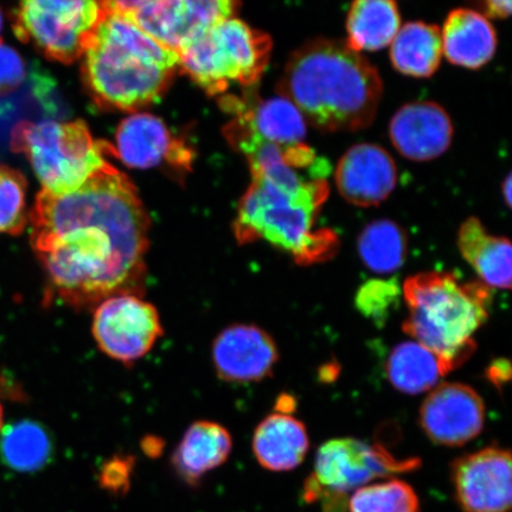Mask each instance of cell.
<instances>
[{
	"mask_svg": "<svg viewBox=\"0 0 512 512\" xmlns=\"http://www.w3.org/2000/svg\"><path fill=\"white\" fill-rule=\"evenodd\" d=\"M480 4L492 18L504 19L511 14V0H480Z\"/></svg>",
	"mask_w": 512,
	"mask_h": 512,
	"instance_id": "cell-37",
	"label": "cell"
},
{
	"mask_svg": "<svg viewBox=\"0 0 512 512\" xmlns=\"http://www.w3.org/2000/svg\"><path fill=\"white\" fill-rule=\"evenodd\" d=\"M401 298L402 287L398 279H371L360 287L355 303L364 317L382 326L398 309Z\"/></svg>",
	"mask_w": 512,
	"mask_h": 512,
	"instance_id": "cell-31",
	"label": "cell"
},
{
	"mask_svg": "<svg viewBox=\"0 0 512 512\" xmlns=\"http://www.w3.org/2000/svg\"><path fill=\"white\" fill-rule=\"evenodd\" d=\"M178 67L209 95H220L234 82L226 56L213 29L177 51Z\"/></svg>",
	"mask_w": 512,
	"mask_h": 512,
	"instance_id": "cell-25",
	"label": "cell"
},
{
	"mask_svg": "<svg viewBox=\"0 0 512 512\" xmlns=\"http://www.w3.org/2000/svg\"><path fill=\"white\" fill-rule=\"evenodd\" d=\"M162 335L156 307L136 294H115L96 306L93 336L99 348L115 361L137 362Z\"/></svg>",
	"mask_w": 512,
	"mask_h": 512,
	"instance_id": "cell-9",
	"label": "cell"
},
{
	"mask_svg": "<svg viewBox=\"0 0 512 512\" xmlns=\"http://www.w3.org/2000/svg\"><path fill=\"white\" fill-rule=\"evenodd\" d=\"M401 28V17L395 0H354L347 18L351 49L377 51L392 44Z\"/></svg>",
	"mask_w": 512,
	"mask_h": 512,
	"instance_id": "cell-22",
	"label": "cell"
},
{
	"mask_svg": "<svg viewBox=\"0 0 512 512\" xmlns=\"http://www.w3.org/2000/svg\"><path fill=\"white\" fill-rule=\"evenodd\" d=\"M27 78V64L14 48L0 38V96L9 95L22 86Z\"/></svg>",
	"mask_w": 512,
	"mask_h": 512,
	"instance_id": "cell-34",
	"label": "cell"
},
{
	"mask_svg": "<svg viewBox=\"0 0 512 512\" xmlns=\"http://www.w3.org/2000/svg\"><path fill=\"white\" fill-rule=\"evenodd\" d=\"M457 243L484 285L509 290L512 254L507 238L489 234L477 217H471L460 227Z\"/></svg>",
	"mask_w": 512,
	"mask_h": 512,
	"instance_id": "cell-21",
	"label": "cell"
},
{
	"mask_svg": "<svg viewBox=\"0 0 512 512\" xmlns=\"http://www.w3.org/2000/svg\"><path fill=\"white\" fill-rule=\"evenodd\" d=\"M511 176L509 175L507 179H505V182L503 183V197L504 201L507 202L508 207H511Z\"/></svg>",
	"mask_w": 512,
	"mask_h": 512,
	"instance_id": "cell-38",
	"label": "cell"
},
{
	"mask_svg": "<svg viewBox=\"0 0 512 512\" xmlns=\"http://www.w3.org/2000/svg\"><path fill=\"white\" fill-rule=\"evenodd\" d=\"M335 179L345 201L357 207H376L394 191L398 169L392 156L382 147L358 144L339 160Z\"/></svg>",
	"mask_w": 512,
	"mask_h": 512,
	"instance_id": "cell-14",
	"label": "cell"
},
{
	"mask_svg": "<svg viewBox=\"0 0 512 512\" xmlns=\"http://www.w3.org/2000/svg\"><path fill=\"white\" fill-rule=\"evenodd\" d=\"M153 0H99L104 14L133 15Z\"/></svg>",
	"mask_w": 512,
	"mask_h": 512,
	"instance_id": "cell-35",
	"label": "cell"
},
{
	"mask_svg": "<svg viewBox=\"0 0 512 512\" xmlns=\"http://www.w3.org/2000/svg\"><path fill=\"white\" fill-rule=\"evenodd\" d=\"M232 448V435L226 428L213 421H197L183 435L171 463L177 475L194 486L226 463Z\"/></svg>",
	"mask_w": 512,
	"mask_h": 512,
	"instance_id": "cell-18",
	"label": "cell"
},
{
	"mask_svg": "<svg viewBox=\"0 0 512 512\" xmlns=\"http://www.w3.org/2000/svg\"><path fill=\"white\" fill-rule=\"evenodd\" d=\"M115 144V155L134 169L166 164L177 172H187L194 160L190 146L152 114L138 113L121 121Z\"/></svg>",
	"mask_w": 512,
	"mask_h": 512,
	"instance_id": "cell-12",
	"label": "cell"
},
{
	"mask_svg": "<svg viewBox=\"0 0 512 512\" xmlns=\"http://www.w3.org/2000/svg\"><path fill=\"white\" fill-rule=\"evenodd\" d=\"M53 452V440L38 422L17 421L4 427L0 434V459L17 472L42 470L50 462Z\"/></svg>",
	"mask_w": 512,
	"mask_h": 512,
	"instance_id": "cell-26",
	"label": "cell"
},
{
	"mask_svg": "<svg viewBox=\"0 0 512 512\" xmlns=\"http://www.w3.org/2000/svg\"><path fill=\"white\" fill-rule=\"evenodd\" d=\"M81 56L88 91L104 110H140L162 98L174 78L175 70L152 66L95 30Z\"/></svg>",
	"mask_w": 512,
	"mask_h": 512,
	"instance_id": "cell-6",
	"label": "cell"
},
{
	"mask_svg": "<svg viewBox=\"0 0 512 512\" xmlns=\"http://www.w3.org/2000/svg\"><path fill=\"white\" fill-rule=\"evenodd\" d=\"M350 512H420L415 490L400 479L364 485L354 491L349 501Z\"/></svg>",
	"mask_w": 512,
	"mask_h": 512,
	"instance_id": "cell-29",
	"label": "cell"
},
{
	"mask_svg": "<svg viewBox=\"0 0 512 512\" xmlns=\"http://www.w3.org/2000/svg\"><path fill=\"white\" fill-rule=\"evenodd\" d=\"M443 55L441 30L424 22L403 25L390 44L394 68L413 78H430L437 72Z\"/></svg>",
	"mask_w": 512,
	"mask_h": 512,
	"instance_id": "cell-24",
	"label": "cell"
},
{
	"mask_svg": "<svg viewBox=\"0 0 512 512\" xmlns=\"http://www.w3.org/2000/svg\"><path fill=\"white\" fill-rule=\"evenodd\" d=\"M363 264L377 274L398 271L407 258V235L398 223L377 220L368 224L358 238Z\"/></svg>",
	"mask_w": 512,
	"mask_h": 512,
	"instance_id": "cell-27",
	"label": "cell"
},
{
	"mask_svg": "<svg viewBox=\"0 0 512 512\" xmlns=\"http://www.w3.org/2000/svg\"><path fill=\"white\" fill-rule=\"evenodd\" d=\"M185 44L234 18L239 0H183Z\"/></svg>",
	"mask_w": 512,
	"mask_h": 512,
	"instance_id": "cell-32",
	"label": "cell"
},
{
	"mask_svg": "<svg viewBox=\"0 0 512 512\" xmlns=\"http://www.w3.org/2000/svg\"><path fill=\"white\" fill-rule=\"evenodd\" d=\"M389 137L403 157L428 162L444 155L451 146L453 125L444 108L435 102H412L395 113Z\"/></svg>",
	"mask_w": 512,
	"mask_h": 512,
	"instance_id": "cell-16",
	"label": "cell"
},
{
	"mask_svg": "<svg viewBox=\"0 0 512 512\" xmlns=\"http://www.w3.org/2000/svg\"><path fill=\"white\" fill-rule=\"evenodd\" d=\"M408 307L403 331L451 367L462 366L473 351L476 334L489 317L491 288L482 281L462 283L452 273L424 272L402 286Z\"/></svg>",
	"mask_w": 512,
	"mask_h": 512,
	"instance_id": "cell-4",
	"label": "cell"
},
{
	"mask_svg": "<svg viewBox=\"0 0 512 512\" xmlns=\"http://www.w3.org/2000/svg\"><path fill=\"white\" fill-rule=\"evenodd\" d=\"M223 110L233 114L232 123L252 137L283 147L305 144L306 121L292 102L277 96L267 100L253 95L223 96Z\"/></svg>",
	"mask_w": 512,
	"mask_h": 512,
	"instance_id": "cell-15",
	"label": "cell"
},
{
	"mask_svg": "<svg viewBox=\"0 0 512 512\" xmlns=\"http://www.w3.org/2000/svg\"><path fill=\"white\" fill-rule=\"evenodd\" d=\"M232 70L234 82L254 86L270 62L272 41L265 32L253 29L238 18H230L213 29Z\"/></svg>",
	"mask_w": 512,
	"mask_h": 512,
	"instance_id": "cell-20",
	"label": "cell"
},
{
	"mask_svg": "<svg viewBox=\"0 0 512 512\" xmlns=\"http://www.w3.org/2000/svg\"><path fill=\"white\" fill-rule=\"evenodd\" d=\"M309 448V434L303 422L292 414L278 411L260 422L253 437L256 460L272 472L297 469Z\"/></svg>",
	"mask_w": 512,
	"mask_h": 512,
	"instance_id": "cell-17",
	"label": "cell"
},
{
	"mask_svg": "<svg viewBox=\"0 0 512 512\" xmlns=\"http://www.w3.org/2000/svg\"><path fill=\"white\" fill-rule=\"evenodd\" d=\"M28 219L31 246L62 302L85 309L142 290L150 220L113 165L67 194L42 190Z\"/></svg>",
	"mask_w": 512,
	"mask_h": 512,
	"instance_id": "cell-1",
	"label": "cell"
},
{
	"mask_svg": "<svg viewBox=\"0 0 512 512\" xmlns=\"http://www.w3.org/2000/svg\"><path fill=\"white\" fill-rule=\"evenodd\" d=\"M451 477L464 512H509L512 464L509 450L489 446L454 460Z\"/></svg>",
	"mask_w": 512,
	"mask_h": 512,
	"instance_id": "cell-10",
	"label": "cell"
},
{
	"mask_svg": "<svg viewBox=\"0 0 512 512\" xmlns=\"http://www.w3.org/2000/svg\"><path fill=\"white\" fill-rule=\"evenodd\" d=\"M104 15L99 0H19L12 28L50 60L72 63Z\"/></svg>",
	"mask_w": 512,
	"mask_h": 512,
	"instance_id": "cell-8",
	"label": "cell"
},
{
	"mask_svg": "<svg viewBox=\"0 0 512 512\" xmlns=\"http://www.w3.org/2000/svg\"><path fill=\"white\" fill-rule=\"evenodd\" d=\"M27 179L0 163V233L19 235L28 222Z\"/></svg>",
	"mask_w": 512,
	"mask_h": 512,
	"instance_id": "cell-30",
	"label": "cell"
},
{
	"mask_svg": "<svg viewBox=\"0 0 512 512\" xmlns=\"http://www.w3.org/2000/svg\"><path fill=\"white\" fill-rule=\"evenodd\" d=\"M3 28V14L2 9H0V31H2Z\"/></svg>",
	"mask_w": 512,
	"mask_h": 512,
	"instance_id": "cell-40",
	"label": "cell"
},
{
	"mask_svg": "<svg viewBox=\"0 0 512 512\" xmlns=\"http://www.w3.org/2000/svg\"><path fill=\"white\" fill-rule=\"evenodd\" d=\"M486 379L497 389H502L511 379V364L505 358L491 362L485 373Z\"/></svg>",
	"mask_w": 512,
	"mask_h": 512,
	"instance_id": "cell-36",
	"label": "cell"
},
{
	"mask_svg": "<svg viewBox=\"0 0 512 512\" xmlns=\"http://www.w3.org/2000/svg\"><path fill=\"white\" fill-rule=\"evenodd\" d=\"M125 17L165 47L178 51L184 46L183 0H153Z\"/></svg>",
	"mask_w": 512,
	"mask_h": 512,
	"instance_id": "cell-28",
	"label": "cell"
},
{
	"mask_svg": "<svg viewBox=\"0 0 512 512\" xmlns=\"http://www.w3.org/2000/svg\"><path fill=\"white\" fill-rule=\"evenodd\" d=\"M420 465L419 458H396L381 445L352 438L332 439L319 447L304 497L307 502L329 498L332 503L328 512H334V502L342 504L343 496L349 492L375 479L418 470Z\"/></svg>",
	"mask_w": 512,
	"mask_h": 512,
	"instance_id": "cell-7",
	"label": "cell"
},
{
	"mask_svg": "<svg viewBox=\"0 0 512 512\" xmlns=\"http://www.w3.org/2000/svg\"><path fill=\"white\" fill-rule=\"evenodd\" d=\"M10 147L28 158L43 190L56 195L79 189L112 165L107 157L114 153L112 146L96 143L81 121H22L11 132Z\"/></svg>",
	"mask_w": 512,
	"mask_h": 512,
	"instance_id": "cell-5",
	"label": "cell"
},
{
	"mask_svg": "<svg viewBox=\"0 0 512 512\" xmlns=\"http://www.w3.org/2000/svg\"><path fill=\"white\" fill-rule=\"evenodd\" d=\"M253 181L238 207L233 224L241 246L266 241L293 256L299 265L319 264L334 256L338 236L315 229L329 196L330 166L302 169L280 159L251 168Z\"/></svg>",
	"mask_w": 512,
	"mask_h": 512,
	"instance_id": "cell-2",
	"label": "cell"
},
{
	"mask_svg": "<svg viewBox=\"0 0 512 512\" xmlns=\"http://www.w3.org/2000/svg\"><path fill=\"white\" fill-rule=\"evenodd\" d=\"M136 460L131 456H114L101 466L99 484L102 489L115 496L124 495L131 486Z\"/></svg>",
	"mask_w": 512,
	"mask_h": 512,
	"instance_id": "cell-33",
	"label": "cell"
},
{
	"mask_svg": "<svg viewBox=\"0 0 512 512\" xmlns=\"http://www.w3.org/2000/svg\"><path fill=\"white\" fill-rule=\"evenodd\" d=\"M3 430V408L0 406V432Z\"/></svg>",
	"mask_w": 512,
	"mask_h": 512,
	"instance_id": "cell-39",
	"label": "cell"
},
{
	"mask_svg": "<svg viewBox=\"0 0 512 512\" xmlns=\"http://www.w3.org/2000/svg\"><path fill=\"white\" fill-rule=\"evenodd\" d=\"M279 360L273 338L259 326L234 324L213 344V362L220 379L233 383L265 380Z\"/></svg>",
	"mask_w": 512,
	"mask_h": 512,
	"instance_id": "cell-13",
	"label": "cell"
},
{
	"mask_svg": "<svg viewBox=\"0 0 512 512\" xmlns=\"http://www.w3.org/2000/svg\"><path fill=\"white\" fill-rule=\"evenodd\" d=\"M441 40L447 60L469 69L484 67L497 48L496 31L489 19L469 9L454 10L448 15Z\"/></svg>",
	"mask_w": 512,
	"mask_h": 512,
	"instance_id": "cell-19",
	"label": "cell"
},
{
	"mask_svg": "<svg viewBox=\"0 0 512 512\" xmlns=\"http://www.w3.org/2000/svg\"><path fill=\"white\" fill-rule=\"evenodd\" d=\"M419 424L434 444L463 446L483 431L484 402L476 390L466 384H440L422 403Z\"/></svg>",
	"mask_w": 512,
	"mask_h": 512,
	"instance_id": "cell-11",
	"label": "cell"
},
{
	"mask_svg": "<svg viewBox=\"0 0 512 512\" xmlns=\"http://www.w3.org/2000/svg\"><path fill=\"white\" fill-rule=\"evenodd\" d=\"M278 92L319 131H358L373 123L383 86L373 64L345 41L318 38L291 55Z\"/></svg>",
	"mask_w": 512,
	"mask_h": 512,
	"instance_id": "cell-3",
	"label": "cell"
},
{
	"mask_svg": "<svg viewBox=\"0 0 512 512\" xmlns=\"http://www.w3.org/2000/svg\"><path fill=\"white\" fill-rule=\"evenodd\" d=\"M389 382L395 389L418 395L437 387L452 369L437 354L418 342H405L390 352L387 361Z\"/></svg>",
	"mask_w": 512,
	"mask_h": 512,
	"instance_id": "cell-23",
	"label": "cell"
}]
</instances>
